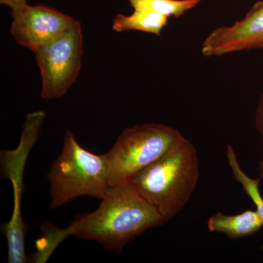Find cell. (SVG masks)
Wrapping results in <instances>:
<instances>
[{"label": "cell", "mask_w": 263, "mask_h": 263, "mask_svg": "<svg viewBox=\"0 0 263 263\" xmlns=\"http://www.w3.org/2000/svg\"><path fill=\"white\" fill-rule=\"evenodd\" d=\"M255 126L263 140V94L259 98L255 114ZM259 177L263 180V157L258 165Z\"/></svg>", "instance_id": "cell-13"}, {"label": "cell", "mask_w": 263, "mask_h": 263, "mask_svg": "<svg viewBox=\"0 0 263 263\" xmlns=\"http://www.w3.org/2000/svg\"><path fill=\"white\" fill-rule=\"evenodd\" d=\"M134 10H148L170 18H179L202 0H127Z\"/></svg>", "instance_id": "cell-12"}, {"label": "cell", "mask_w": 263, "mask_h": 263, "mask_svg": "<svg viewBox=\"0 0 263 263\" xmlns=\"http://www.w3.org/2000/svg\"><path fill=\"white\" fill-rule=\"evenodd\" d=\"M48 179L52 209L85 195L102 200L110 188L105 155L85 149L70 130L66 132L61 154L51 164Z\"/></svg>", "instance_id": "cell-3"}, {"label": "cell", "mask_w": 263, "mask_h": 263, "mask_svg": "<svg viewBox=\"0 0 263 263\" xmlns=\"http://www.w3.org/2000/svg\"><path fill=\"white\" fill-rule=\"evenodd\" d=\"M42 77L41 98H62L77 79L82 62L83 32L79 21L51 41L31 48Z\"/></svg>", "instance_id": "cell-5"}, {"label": "cell", "mask_w": 263, "mask_h": 263, "mask_svg": "<svg viewBox=\"0 0 263 263\" xmlns=\"http://www.w3.org/2000/svg\"><path fill=\"white\" fill-rule=\"evenodd\" d=\"M168 18L152 10H134L129 15L118 14L114 19L112 27L118 32L141 31L160 37L162 29L168 23Z\"/></svg>", "instance_id": "cell-10"}, {"label": "cell", "mask_w": 263, "mask_h": 263, "mask_svg": "<svg viewBox=\"0 0 263 263\" xmlns=\"http://www.w3.org/2000/svg\"><path fill=\"white\" fill-rule=\"evenodd\" d=\"M45 118L46 114L43 111L29 114L26 119L18 149L15 152L1 151L2 175L10 178L15 186H22V176L24 163L29 149L37 139Z\"/></svg>", "instance_id": "cell-8"}, {"label": "cell", "mask_w": 263, "mask_h": 263, "mask_svg": "<svg viewBox=\"0 0 263 263\" xmlns=\"http://www.w3.org/2000/svg\"><path fill=\"white\" fill-rule=\"evenodd\" d=\"M27 3V0H0V3L2 5H7V6L10 7L11 9Z\"/></svg>", "instance_id": "cell-14"}, {"label": "cell", "mask_w": 263, "mask_h": 263, "mask_svg": "<svg viewBox=\"0 0 263 263\" xmlns=\"http://www.w3.org/2000/svg\"><path fill=\"white\" fill-rule=\"evenodd\" d=\"M164 222L163 216L127 182L110 186L95 212L79 216L65 229L45 226L50 231L45 230V233L52 249L66 237L73 235L119 252L146 230Z\"/></svg>", "instance_id": "cell-1"}, {"label": "cell", "mask_w": 263, "mask_h": 263, "mask_svg": "<svg viewBox=\"0 0 263 263\" xmlns=\"http://www.w3.org/2000/svg\"><path fill=\"white\" fill-rule=\"evenodd\" d=\"M263 221L256 210H246L235 215H228L219 212L211 216L207 221L211 233L224 234L231 240L251 236L259 232Z\"/></svg>", "instance_id": "cell-9"}, {"label": "cell", "mask_w": 263, "mask_h": 263, "mask_svg": "<svg viewBox=\"0 0 263 263\" xmlns=\"http://www.w3.org/2000/svg\"><path fill=\"white\" fill-rule=\"evenodd\" d=\"M199 176L197 151L183 136L172 149L135 175L129 182L167 221L190 201Z\"/></svg>", "instance_id": "cell-2"}, {"label": "cell", "mask_w": 263, "mask_h": 263, "mask_svg": "<svg viewBox=\"0 0 263 263\" xmlns=\"http://www.w3.org/2000/svg\"><path fill=\"white\" fill-rule=\"evenodd\" d=\"M10 33L17 43L29 49L51 41L76 23V19L43 5L27 3L12 9Z\"/></svg>", "instance_id": "cell-6"}, {"label": "cell", "mask_w": 263, "mask_h": 263, "mask_svg": "<svg viewBox=\"0 0 263 263\" xmlns=\"http://www.w3.org/2000/svg\"><path fill=\"white\" fill-rule=\"evenodd\" d=\"M259 48H263V0L241 20L212 31L204 40L201 51L204 56L212 57Z\"/></svg>", "instance_id": "cell-7"}, {"label": "cell", "mask_w": 263, "mask_h": 263, "mask_svg": "<svg viewBox=\"0 0 263 263\" xmlns=\"http://www.w3.org/2000/svg\"><path fill=\"white\" fill-rule=\"evenodd\" d=\"M227 158L233 177L240 183L243 191L253 202L256 211L263 221V197L259 191V184L262 179L260 177L253 179L246 174L240 165L234 148L230 145L227 148ZM261 249L263 250V245Z\"/></svg>", "instance_id": "cell-11"}, {"label": "cell", "mask_w": 263, "mask_h": 263, "mask_svg": "<svg viewBox=\"0 0 263 263\" xmlns=\"http://www.w3.org/2000/svg\"><path fill=\"white\" fill-rule=\"evenodd\" d=\"M177 129L150 123L127 128L105 154L110 186L129 180L172 149L183 138Z\"/></svg>", "instance_id": "cell-4"}]
</instances>
